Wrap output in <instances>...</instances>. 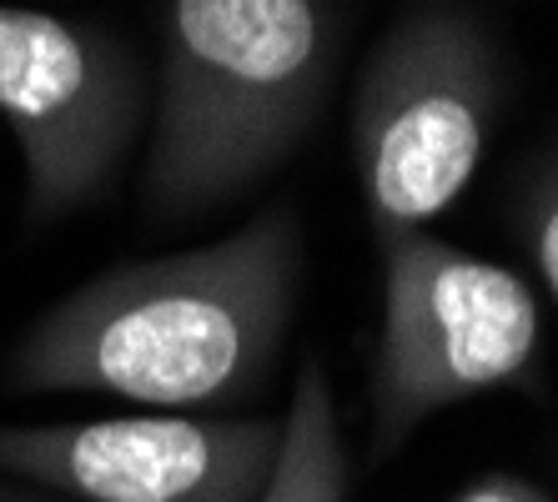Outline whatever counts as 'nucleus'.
Here are the masks:
<instances>
[{
  "mask_svg": "<svg viewBox=\"0 0 558 502\" xmlns=\"http://www.w3.org/2000/svg\"><path fill=\"white\" fill-rule=\"evenodd\" d=\"M302 292V221L287 201L177 257L111 267L40 311L5 352L11 397H121L217 413L262 392Z\"/></svg>",
  "mask_w": 558,
  "mask_h": 502,
  "instance_id": "1",
  "label": "nucleus"
},
{
  "mask_svg": "<svg viewBox=\"0 0 558 502\" xmlns=\"http://www.w3.org/2000/svg\"><path fill=\"white\" fill-rule=\"evenodd\" d=\"M332 71L327 0H167L146 211L186 221L267 181L307 142Z\"/></svg>",
  "mask_w": 558,
  "mask_h": 502,
  "instance_id": "2",
  "label": "nucleus"
},
{
  "mask_svg": "<svg viewBox=\"0 0 558 502\" xmlns=\"http://www.w3.org/2000/svg\"><path fill=\"white\" fill-rule=\"evenodd\" d=\"M504 106L494 36L458 5L398 15L352 90V167L373 242L428 232L473 186Z\"/></svg>",
  "mask_w": 558,
  "mask_h": 502,
  "instance_id": "3",
  "label": "nucleus"
},
{
  "mask_svg": "<svg viewBox=\"0 0 558 502\" xmlns=\"http://www.w3.org/2000/svg\"><path fill=\"white\" fill-rule=\"evenodd\" d=\"M383 252V332L373 357L367 463H388L428 417L498 387H544V317L529 277L442 236Z\"/></svg>",
  "mask_w": 558,
  "mask_h": 502,
  "instance_id": "4",
  "label": "nucleus"
},
{
  "mask_svg": "<svg viewBox=\"0 0 558 502\" xmlns=\"http://www.w3.org/2000/svg\"><path fill=\"white\" fill-rule=\"evenodd\" d=\"M0 121L26 161V232L96 207L146 121L142 61L96 21L0 0Z\"/></svg>",
  "mask_w": 558,
  "mask_h": 502,
  "instance_id": "5",
  "label": "nucleus"
},
{
  "mask_svg": "<svg viewBox=\"0 0 558 502\" xmlns=\"http://www.w3.org/2000/svg\"><path fill=\"white\" fill-rule=\"evenodd\" d=\"M277 452V417L142 413L0 427V477L65 502H262Z\"/></svg>",
  "mask_w": 558,
  "mask_h": 502,
  "instance_id": "6",
  "label": "nucleus"
},
{
  "mask_svg": "<svg viewBox=\"0 0 558 502\" xmlns=\"http://www.w3.org/2000/svg\"><path fill=\"white\" fill-rule=\"evenodd\" d=\"M348 488L352 463L338 427L332 382H327L323 362L307 357L292 382V402L282 417V452H277L262 502H348Z\"/></svg>",
  "mask_w": 558,
  "mask_h": 502,
  "instance_id": "7",
  "label": "nucleus"
},
{
  "mask_svg": "<svg viewBox=\"0 0 558 502\" xmlns=\"http://www.w3.org/2000/svg\"><path fill=\"white\" fill-rule=\"evenodd\" d=\"M508 211H513V232H519L523 257H529L533 277L544 282L548 302L558 311V146H548L519 176Z\"/></svg>",
  "mask_w": 558,
  "mask_h": 502,
  "instance_id": "8",
  "label": "nucleus"
},
{
  "mask_svg": "<svg viewBox=\"0 0 558 502\" xmlns=\"http://www.w3.org/2000/svg\"><path fill=\"white\" fill-rule=\"evenodd\" d=\"M453 502H554V498L519 473H478Z\"/></svg>",
  "mask_w": 558,
  "mask_h": 502,
  "instance_id": "9",
  "label": "nucleus"
},
{
  "mask_svg": "<svg viewBox=\"0 0 558 502\" xmlns=\"http://www.w3.org/2000/svg\"><path fill=\"white\" fill-rule=\"evenodd\" d=\"M0 502H61L51 492L40 488H26V482H15V477H0Z\"/></svg>",
  "mask_w": 558,
  "mask_h": 502,
  "instance_id": "10",
  "label": "nucleus"
}]
</instances>
